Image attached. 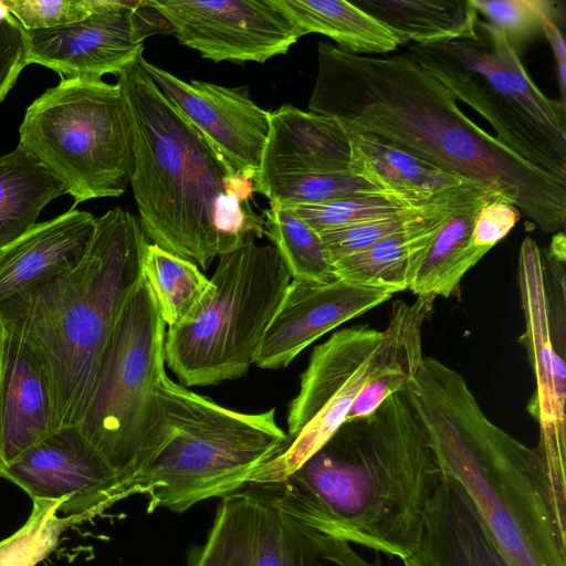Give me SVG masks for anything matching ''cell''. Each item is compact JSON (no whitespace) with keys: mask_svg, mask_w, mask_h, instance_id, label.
I'll return each mask as SVG.
<instances>
[{"mask_svg":"<svg viewBox=\"0 0 566 566\" xmlns=\"http://www.w3.org/2000/svg\"><path fill=\"white\" fill-rule=\"evenodd\" d=\"M308 112L502 197L545 233L565 227L566 180L525 161L472 122L407 51L376 57L319 41Z\"/></svg>","mask_w":566,"mask_h":566,"instance_id":"cell-1","label":"cell"},{"mask_svg":"<svg viewBox=\"0 0 566 566\" xmlns=\"http://www.w3.org/2000/svg\"><path fill=\"white\" fill-rule=\"evenodd\" d=\"M443 476L403 391L344 424L280 482L248 484L317 532L407 560Z\"/></svg>","mask_w":566,"mask_h":566,"instance_id":"cell-2","label":"cell"},{"mask_svg":"<svg viewBox=\"0 0 566 566\" xmlns=\"http://www.w3.org/2000/svg\"><path fill=\"white\" fill-rule=\"evenodd\" d=\"M442 473L469 496L510 566H566L565 492L537 448L493 423L461 374L423 357L402 390Z\"/></svg>","mask_w":566,"mask_h":566,"instance_id":"cell-3","label":"cell"},{"mask_svg":"<svg viewBox=\"0 0 566 566\" xmlns=\"http://www.w3.org/2000/svg\"><path fill=\"white\" fill-rule=\"evenodd\" d=\"M148 243L139 220L115 207L95 218L76 268L0 303V328L25 346L48 377L57 428L78 424L88 406Z\"/></svg>","mask_w":566,"mask_h":566,"instance_id":"cell-4","label":"cell"},{"mask_svg":"<svg viewBox=\"0 0 566 566\" xmlns=\"http://www.w3.org/2000/svg\"><path fill=\"white\" fill-rule=\"evenodd\" d=\"M137 59L117 76L130 120V186L147 240L208 269L223 255L216 203L235 174Z\"/></svg>","mask_w":566,"mask_h":566,"instance_id":"cell-5","label":"cell"},{"mask_svg":"<svg viewBox=\"0 0 566 566\" xmlns=\"http://www.w3.org/2000/svg\"><path fill=\"white\" fill-rule=\"evenodd\" d=\"M287 439L275 409L245 413L161 378L130 494L148 496V513H182L195 504L243 489Z\"/></svg>","mask_w":566,"mask_h":566,"instance_id":"cell-6","label":"cell"},{"mask_svg":"<svg viewBox=\"0 0 566 566\" xmlns=\"http://www.w3.org/2000/svg\"><path fill=\"white\" fill-rule=\"evenodd\" d=\"M475 36L407 52L495 129L517 156L566 180V108L532 81L517 52L494 25L478 19Z\"/></svg>","mask_w":566,"mask_h":566,"instance_id":"cell-7","label":"cell"},{"mask_svg":"<svg viewBox=\"0 0 566 566\" xmlns=\"http://www.w3.org/2000/svg\"><path fill=\"white\" fill-rule=\"evenodd\" d=\"M291 275L272 244L251 240L219 256L210 286L182 323L165 335V363L185 387L244 376Z\"/></svg>","mask_w":566,"mask_h":566,"instance_id":"cell-8","label":"cell"},{"mask_svg":"<svg viewBox=\"0 0 566 566\" xmlns=\"http://www.w3.org/2000/svg\"><path fill=\"white\" fill-rule=\"evenodd\" d=\"M19 145L65 185L74 206L119 197L134 169L133 134L119 85L67 78L25 111Z\"/></svg>","mask_w":566,"mask_h":566,"instance_id":"cell-9","label":"cell"},{"mask_svg":"<svg viewBox=\"0 0 566 566\" xmlns=\"http://www.w3.org/2000/svg\"><path fill=\"white\" fill-rule=\"evenodd\" d=\"M165 335L157 298L142 274L116 322L92 398L77 424L127 489L166 374Z\"/></svg>","mask_w":566,"mask_h":566,"instance_id":"cell-10","label":"cell"},{"mask_svg":"<svg viewBox=\"0 0 566 566\" xmlns=\"http://www.w3.org/2000/svg\"><path fill=\"white\" fill-rule=\"evenodd\" d=\"M384 336L382 331L356 325L333 333L313 349L298 394L289 405L287 439L248 484L284 480L336 434L369 378Z\"/></svg>","mask_w":566,"mask_h":566,"instance_id":"cell-11","label":"cell"},{"mask_svg":"<svg viewBox=\"0 0 566 566\" xmlns=\"http://www.w3.org/2000/svg\"><path fill=\"white\" fill-rule=\"evenodd\" d=\"M253 185L270 203L284 206L381 192L350 171V144L336 119L291 104L270 113Z\"/></svg>","mask_w":566,"mask_h":566,"instance_id":"cell-12","label":"cell"},{"mask_svg":"<svg viewBox=\"0 0 566 566\" xmlns=\"http://www.w3.org/2000/svg\"><path fill=\"white\" fill-rule=\"evenodd\" d=\"M0 476L31 500L66 499L59 512L84 522L130 495L124 480L77 424L56 429L15 460L0 464Z\"/></svg>","mask_w":566,"mask_h":566,"instance_id":"cell-13","label":"cell"},{"mask_svg":"<svg viewBox=\"0 0 566 566\" xmlns=\"http://www.w3.org/2000/svg\"><path fill=\"white\" fill-rule=\"evenodd\" d=\"M182 45L214 62L264 63L301 38L271 0H153Z\"/></svg>","mask_w":566,"mask_h":566,"instance_id":"cell-14","label":"cell"},{"mask_svg":"<svg viewBox=\"0 0 566 566\" xmlns=\"http://www.w3.org/2000/svg\"><path fill=\"white\" fill-rule=\"evenodd\" d=\"M147 1L109 0L82 21L50 29L24 30L27 61L57 73L61 80L118 75L156 33Z\"/></svg>","mask_w":566,"mask_h":566,"instance_id":"cell-15","label":"cell"},{"mask_svg":"<svg viewBox=\"0 0 566 566\" xmlns=\"http://www.w3.org/2000/svg\"><path fill=\"white\" fill-rule=\"evenodd\" d=\"M189 566H305L301 523L250 486L222 497Z\"/></svg>","mask_w":566,"mask_h":566,"instance_id":"cell-16","label":"cell"},{"mask_svg":"<svg viewBox=\"0 0 566 566\" xmlns=\"http://www.w3.org/2000/svg\"><path fill=\"white\" fill-rule=\"evenodd\" d=\"M151 80L223 157L235 174L254 178L270 128V112L258 106L245 90L202 81H184L149 63Z\"/></svg>","mask_w":566,"mask_h":566,"instance_id":"cell-17","label":"cell"},{"mask_svg":"<svg viewBox=\"0 0 566 566\" xmlns=\"http://www.w3.org/2000/svg\"><path fill=\"white\" fill-rule=\"evenodd\" d=\"M391 296V292L342 279L325 284L292 280L264 333L254 364L263 369L287 367L319 337Z\"/></svg>","mask_w":566,"mask_h":566,"instance_id":"cell-18","label":"cell"},{"mask_svg":"<svg viewBox=\"0 0 566 566\" xmlns=\"http://www.w3.org/2000/svg\"><path fill=\"white\" fill-rule=\"evenodd\" d=\"M517 277L526 325L522 342L536 379L530 412L541 427L537 449L548 464L564 467L566 365L551 336L541 252L528 237L521 244Z\"/></svg>","mask_w":566,"mask_h":566,"instance_id":"cell-19","label":"cell"},{"mask_svg":"<svg viewBox=\"0 0 566 566\" xmlns=\"http://www.w3.org/2000/svg\"><path fill=\"white\" fill-rule=\"evenodd\" d=\"M470 184L450 188L413 207L406 224L373 245L333 262L338 279L385 290H409L442 226Z\"/></svg>","mask_w":566,"mask_h":566,"instance_id":"cell-20","label":"cell"},{"mask_svg":"<svg viewBox=\"0 0 566 566\" xmlns=\"http://www.w3.org/2000/svg\"><path fill=\"white\" fill-rule=\"evenodd\" d=\"M57 428L46 375L25 346L0 328V464Z\"/></svg>","mask_w":566,"mask_h":566,"instance_id":"cell-21","label":"cell"},{"mask_svg":"<svg viewBox=\"0 0 566 566\" xmlns=\"http://www.w3.org/2000/svg\"><path fill=\"white\" fill-rule=\"evenodd\" d=\"M95 217L71 209L36 223L0 250V303L52 275L76 268L92 241Z\"/></svg>","mask_w":566,"mask_h":566,"instance_id":"cell-22","label":"cell"},{"mask_svg":"<svg viewBox=\"0 0 566 566\" xmlns=\"http://www.w3.org/2000/svg\"><path fill=\"white\" fill-rule=\"evenodd\" d=\"M434 300L433 295H418L413 303L400 300L392 304L374 367L345 423L370 416L388 397L403 390L424 357L421 328Z\"/></svg>","mask_w":566,"mask_h":566,"instance_id":"cell-23","label":"cell"},{"mask_svg":"<svg viewBox=\"0 0 566 566\" xmlns=\"http://www.w3.org/2000/svg\"><path fill=\"white\" fill-rule=\"evenodd\" d=\"M343 128L350 144V171L403 207L467 184L373 134Z\"/></svg>","mask_w":566,"mask_h":566,"instance_id":"cell-24","label":"cell"},{"mask_svg":"<svg viewBox=\"0 0 566 566\" xmlns=\"http://www.w3.org/2000/svg\"><path fill=\"white\" fill-rule=\"evenodd\" d=\"M496 198L502 197L473 185L467 187L409 287L413 294L450 297L459 290L467 272L491 250L473 243L472 230L479 208Z\"/></svg>","mask_w":566,"mask_h":566,"instance_id":"cell-25","label":"cell"},{"mask_svg":"<svg viewBox=\"0 0 566 566\" xmlns=\"http://www.w3.org/2000/svg\"><path fill=\"white\" fill-rule=\"evenodd\" d=\"M300 36L319 33L352 53H388L401 45L395 33L345 0H271Z\"/></svg>","mask_w":566,"mask_h":566,"instance_id":"cell-26","label":"cell"},{"mask_svg":"<svg viewBox=\"0 0 566 566\" xmlns=\"http://www.w3.org/2000/svg\"><path fill=\"white\" fill-rule=\"evenodd\" d=\"M390 29L401 45H429L475 36L478 12L470 0H354Z\"/></svg>","mask_w":566,"mask_h":566,"instance_id":"cell-27","label":"cell"},{"mask_svg":"<svg viewBox=\"0 0 566 566\" xmlns=\"http://www.w3.org/2000/svg\"><path fill=\"white\" fill-rule=\"evenodd\" d=\"M64 193V182L22 146L0 157V250L34 227L42 209Z\"/></svg>","mask_w":566,"mask_h":566,"instance_id":"cell-28","label":"cell"},{"mask_svg":"<svg viewBox=\"0 0 566 566\" xmlns=\"http://www.w3.org/2000/svg\"><path fill=\"white\" fill-rule=\"evenodd\" d=\"M264 214V234L279 252L292 280L325 284L338 279L317 231L280 203H270Z\"/></svg>","mask_w":566,"mask_h":566,"instance_id":"cell-29","label":"cell"},{"mask_svg":"<svg viewBox=\"0 0 566 566\" xmlns=\"http://www.w3.org/2000/svg\"><path fill=\"white\" fill-rule=\"evenodd\" d=\"M142 274L151 287L168 327L186 321L210 286V279L197 264L154 243H148L145 249Z\"/></svg>","mask_w":566,"mask_h":566,"instance_id":"cell-30","label":"cell"},{"mask_svg":"<svg viewBox=\"0 0 566 566\" xmlns=\"http://www.w3.org/2000/svg\"><path fill=\"white\" fill-rule=\"evenodd\" d=\"M61 500H32L27 522L12 535L0 541V566H36L61 542L63 533L84 522L77 516H59Z\"/></svg>","mask_w":566,"mask_h":566,"instance_id":"cell-31","label":"cell"},{"mask_svg":"<svg viewBox=\"0 0 566 566\" xmlns=\"http://www.w3.org/2000/svg\"><path fill=\"white\" fill-rule=\"evenodd\" d=\"M476 12L497 28L509 43L517 50L543 34V23L557 24L558 2L551 0H470Z\"/></svg>","mask_w":566,"mask_h":566,"instance_id":"cell-32","label":"cell"},{"mask_svg":"<svg viewBox=\"0 0 566 566\" xmlns=\"http://www.w3.org/2000/svg\"><path fill=\"white\" fill-rule=\"evenodd\" d=\"M286 207L317 232L394 214L406 208L382 192L356 193L317 203Z\"/></svg>","mask_w":566,"mask_h":566,"instance_id":"cell-33","label":"cell"},{"mask_svg":"<svg viewBox=\"0 0 566 566\" xmlns=\"http://www.w3.org/2000/svg\"><path fill=\"white\" fill-rule=\"evenodd\" d=\"M109 0H1L24 30L50 29L84 20Z\"/></svg>","mask_w":566,"mask_h":566,"instance_id":"cell-34","label":"cell"},{"mask_svg":"<svg viewBox=\"0 0 566 566\" xmlns=\"http://www.w3.org/2000/svg\"><path fill=\"white\" fill-rule=\"evenodd\" d=\"M413 207H406L394 214L370 218L326 229L318 233L334 262L340 258L361 251L380 239L400 230L408 221Z\"/></svg>","mask_w":566,"mask_h":566,"instance_id":"cell-35","label":"cell"},{"mask_svg":"<svg viewBox=\"0 0 566 566\" xmlns=\"http://www.w3.org/2000/svg\"><path fill=\"white\" fill-rule=\"evenodd\" d=\"M305 566H384L378 557L373 562L358 554L350 543L317 532L302 524Z\"/></svg>","mask_w":566,"mask_h":566,"instance_id":"cell-36","label":"cell"},{"mask_svg":"<svg viewBox=\"0 0 566 566\" xmlns=\"http://www.w3.org/2000/svg\"><path fill=\"white\" fill-rule=\"evenodd\" d=\"M27 65L24 29L8 12L0 19V103Z\"/></svg>","mask_w":566,"mask_h":566,"instance_id":"cell-37","label":"cell"},{"mask_svg":"<svg viewBox=\"0 0 566 566\" xmlns=\"http://www.w3.org/2000/svg\"><path fill=\"white\" fill-rule=\"evenodd\" d=\"M520 217L518 209L503 198L486 201L474 217L473 243L492 249L514 228Z\"/></svg>","mask_w":566,"mask_h":566,"instance_id":"cell-38","label":"cell"},{"mask_svg":"<svg viewBox=\"0 0 566 566\" xmlns=\"http://www.w3.org/2000/svg\"><path fill=\"white\" fill-rule=\"evenodd\" d=\"M543 35L547 38L551 43L553 54L556 61L557 67V80L559 84V90L562 94L560 102L565 104V95H566V45L564 35L558 28L551 20H545L543 23Z\"/></svg>","mask_w":566,"mask_h":566,"instance_id":"cell-39","label":"cell"},{"mask_svg":"<svg viewBox=\"0 0 566 566\" xmlns=\"http://www.w3.org/2000/svg\"><path fill=\"white\" fill-rule=\"evenodd\" d=\"M8 13L7 9L0 1V19L3 18Z\"/></svg>","mask_w":566,"mask_h":566,"instance_id":"cell-40","label":"cell"}]
</instances>
